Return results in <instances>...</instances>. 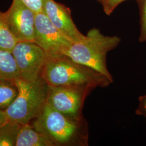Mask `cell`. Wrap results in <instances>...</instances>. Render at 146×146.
<instances>
[{
  "instance_id": "1",
  "label": "cell",
  "mask_w": 146,
  "mask_h": 146,
  "mask_svg": "<svg viewBox=\"0 0 146 146\" xmlns=\"http://www.w3.org/2000/svg\"><path fill=\"white\" fill-rule=\"evenodd\" d=\"M41 76L49 86L106 87L112 84L102 74L66 55L47 58Z\"/></svg>"
},
{
  "instance_id": "2",
  "label": "cell",
  "mask_w": 146,
  "mask_h": 146,
  "mask_svg": "<svg viewBox=\"0 0 146 146\" xmlns=\"http://www.w3.org/2000/svg\"><path fill=\"white\" fill-rule=\"evenodd\" d=\"M120 41L118 36H106L98 29L93 28L88 32L84 40L73 42L65 55L94 69L113 82V78L107 67V55Z\"/></svg>"
},
{
  "instance_id": "3",
  "label": "cell",
  "mask_w": 146,
  "mask_h": 146,
  "mask_svg": "<svg viewBox=\"0 0 146 146\" xmlns=\"http://www.w3.org/2000/svg\"><path fill=\"white\" fill-rule=\"evenodd\" d=\"M18 89V95L5 110L9 121L25 125L35 119L46 104L49 86L41 76L35 81L21 78L13 81Z\"/></svg>"
},
{
  "instance_id": "4",
  "label": "cell",
  "mask_w": 146,
  "mask_h": 146,
  "mask_svg": "<svg viewBox=\"0 0 146 146\" xmlns=\"http://www.w3.org/2000/svg\"><path fill=\"white\" fill-rule=\"evenodd\" d=\"M81 121L72 119L46 104L31 125L56 146L70 143L80 136Z\"/></svg>"
},
{
  "instance_id": "5",
  "label": "cell",
  "mask_w": 146,
  "mask_h": 146,
  "mask_svg": "<svg viewBox=\"0 0 146 146\" xmlns=\"http://www.w3.org/2000/svg\"><path fill=\"white\" fill-rule=\"evenodd\" d=\"M92 89L86 87L49 86L46 104L72 119L81 121L84 101Z\"/></svg>"
},
{
  "instance_id": "6",
  "label": "cell",
  "mask_w": 146,
  "mask_h": 146,
  "mask_svg": "<svg viewBox=\"0 0 146 146\" xmlns=\"http://www.w3.org/2000/svg\"><path fill=\"white\" fill-rule=\"evenodd\" d=\"M34 42L44 50L47 58H54L65 55L74 42L41 11L35 14Z\"/></svg>"
},
{
  "instance_id": "7",
  "label": "cell",
  "mask_w": 146,
  "mask_h": 146,
  "mask_svg": "<svg viewBox=\"0 0 146 146\" xmlns=\"http://www.w3.org/2000/svg\"><path fill=\"white\" fill-rule=\"evenodd\" d=\"M11 52L15 60L20 78L33 81L41 76L47 56L35 42L19 41Z\"/></svg>"
},
{
  "instance_id": "8",
  "label": "cell",
  "mask_w": 146,
  "mask_h": 146,
  "mask_svg": "<svg viewBox=\"0 0 146 146\" xmlns=\"http://www.w3.org/2000/svg\"><path fill=\"white\" fill-rule=\"evenodd\" d=\"M3 14L7 26L18 42H34L36 13L34 11L21 0H13Z\"/></svg>"
},
{
  "instance_id": "9",
  "label": "cell",
  "mask_w": 146,
  "mask_h": 146,
  "mask_svg": "<svg viewBox=\"0 0 146 146\" xmlns=\"http://www.w3.org/2000/svg\"><path fill=\"white\" fill-rule=\"evenodd\" d=\"M42 11L56 28L73 42L85 38L73 22L69 8L54 0H43Z\"/></svg>"
},
{
  "instance_id": "10",
  "label": "cell",
  "mask_w": 146,
  "mask_h": 146,
  "mask_svg": "<svg viewBox=\"0 0 146 146\" xmlns=\"http://www.w3.org/2000/svg\"><path fill=\"white\" fill-rule=\"evenodd\" d=\"M55 145L36 131L29 123L22 125L18 133L15 146H54Z\"/></svg>"
},
{
  "instance_id": "11",
  "label": "cell",
  "mask_w": 146,
  "mask_h": 146,
  "mask_svg": "<svg viewBox=\"0 0 146 146\" xmlns=\"http://www.w3.org/2000/svg\"><path fill=\"white\" fill-rule=\"evenodd\" d=\"M19 78L18 68L12 52L0 48V78L13 81Z\"/></svg>"
},
{
  "instance_id": "12",
  "label": "cell",
  "mask_w": 146,
  "mask_h": 146,
  "mask_svg": "<svg viewBox=\"0 0 146 146\" xmlns=\"http://www.w3.org/2000/svg\"><path fill=\"white\" fill-rule=\"evenodd\" d=\"M17 95L18 89L13 81L0 78V110H7Z\"/></svg>"
},
{
  "instance_id": "13",
  "label": "cell",
  "mask_w": 146,
  "mask_h": 146,
  "mask_svg": "<svg viewBox=\"0 0 146 146\" xmlns=\"http://www.w3.org/2000/svg\"><path fill=\"white\" fill-rule=\"evenodd\" d=\"M22 125L8 122L0 127V146H15Z\"/></svg>"
},
{
  "instance_id": "14",
  "label": "cell",
  "mask_w": 146,
  "mask_h": 146,
  "mask_svg": "<svg viewBox=\"0 0 146 146\" xmlns=\"http://www.w3.org/2000/svg\"><path fill=\"white\" fill-rule=\"evenodd\" d=\"M17 42L6 23L3 13L0 11V48L11 52Z\"/></svg>"
},
{
  "instance_id": "15",
  "label": "cell",
  "mask_w": 146,
  "mask_h": 146,
  "mask_svg": "<svg viewBox=\"0 0 146 146\" xmlns=\"http://www.w3.org/2000/svg\"><path fill=\"white\" fill-rule=\"evenodd\" d=\"M141 9V20H140V34L139 41H146V0H140Z\"/></svg>"
},
{
  "instance_id": "16",
  "label": "cell",
  "mask_w": 146,
  "mask_h": 146,
  "mask_svg": "<svg viewBox=\"0 0 146 146\" xmlns=\"http://www.w3.org/2000/svg\"><path fill=\"white\" fill-rule=\"evenodd\" d=\"M103 5L105 13L110 15L117 5L125 0H99Z\"/></svg>"
},
{
  "instance_id": "17",
  "label": "cell",
  "mask_w": 146,
  "mask_h": 146,
  "mask_svg": "<svg viewBox=\"0 0 146 146\" xmlns=\"http://www.w3.org/2000/svg\"><path fill=\"white\" fill-rule=\"evenodd\" d=\"M35 13L42 11L43 0H21Z\"/></svg>"
},
{
  "instance_id": "18",
  "label": "cell",
  "mask_w": 146,
  "mask_h": 146,
  "mask_svg": "<svg viewBox=\"0 0 146 146\" xmlns=\"http://www.w3.org/2000/svg\"><path fill=\"white\" fill-rule=\"evenodd\" d=\"M139 100V104L136 111V114L146 117V94L140 96Z\"/></svg>"
},
{
  "instance_id": "19",
  "label": "cell",
  "mask_w": 146,
  "mask_h": 146,
  "mask_svg": "<svg viewBox=\"0 0 146 146\" xmlns=\"http://www.w3.org/2000/svg\"><path fill=\"white\" fill-rule=\"evenodd\" d=\"M9 122L5 110H0V127Z\"/></svg>"
}]
</instances>
